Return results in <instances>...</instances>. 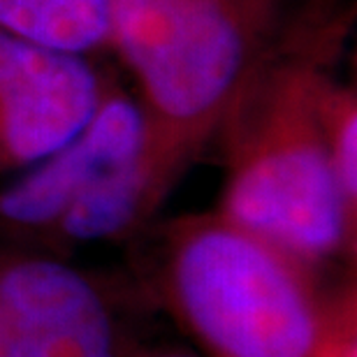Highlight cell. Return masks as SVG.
<instances>
[{
  "label": "cell",
  "instance_id": "cell-7",
  "mask_svg": "<svg viewBox=\"0 0 357 357\" xmlns=\"http://www.w3.org/2000/svg\"><path fill=\"white\" fill-rule=\"evenodd\" d=\"M0 31L49 52H107L109 0H0Z\"/></svg>",
  "mask_w": 357,
  "mask_h": 357
},
{
  "label": "cell",
  "instance_id": "cell-8",
  "mask_svg": "<svg viewBox=\"0 0 357 357\" xmlns=\"http://www.w3.org/2000/svg\"><path fill=\"white\" fill-rule=\"evenodd\" d=\"M323 132L339 188L357 213V89L353 82H341L337 73L323 91Z\"/></svg>",
  "mask_w": 357,
  "mask_h": 357
},
{
  "label": "cell",
  "instance_id": "cell-4",
  "mask_svg": "<svg viewBox=\"0 0 357 357\" xmlns=\"http://www.w3.org/2000/svg\"><path fill=\"white\" fill-rule=\"evenodd\" d=\"M0 357H119L105 290L59 253L10 244L0 251Z\"/></svg>",
  "mask_w": 357,
  "mask_h": 357
},
{
  "label": "cell",
  "instance_id": "cell-6",
  "mask_svg": "<svg viewBox=\"0 0 357 357\" xmlns=\"http://www.w3.org/2000/svg\"><path fill=\"white\" fill-rule=\"evenodd\" d=\"M109 79L93 59L0 31V178L24 172L73 137Z\"/></svg>",
  "mask_w": 357,
  "mask_h": 357
},
{
  "label": "cell",
  "instance_id": "cell-11",
  "mask_svg": "<svg viewBox=\"0 0 357 357\" xmlns=\"http://www.w3.org/2000/svg\"><path fill=\"white\" fill-rule=\"evenodd\" d=\"M306 5H311V3H318V0H304Z\"/></svg>",
  "mask_w": 357,
  "mask_h": 357
},
{
  "label": "cell",
  "instance_id": "cell-10",
  "mask_svg": "<svg viewBox=\"0 0 357 357\" xmlns=\"http://www.w3.org/2000/svg\"><path fill=\"white\" fill-rule=\"evenodd\" d=\"M135 357H199V355H190V353H181V351H153V353H142Z\"/></svg>",
  "mask_w": 357,
  "mask_h": 357
},
{
  "label": "cell",
  "instance_id": "cell-3",
  "mask_svg": "<svg viewBox=\"0 0 357 357\" xmlns=\"http://www.w3.org/2000/svg\"><path fill=\"white\" fill-rule=\"evenodd\" d=\"M144 269L155 299L199 357H311L332 283L218 211L149 225Z\"/></svg>",
  "mask_w": 357,
  "mask_h": 357
},
{
  "label": "cell",
  "instance_id": "cell-2",
  "mask_svg": "<svg viewBox=\"0 0 357 357\" xmlns=\"http://www.w3.org/2000/svg\"><path fill=\"white\" fill-rule=\"evenodd\" d=\"M288 0H109L107 54L135 84L142 155L174 188L285 31Z\"/></svg>",
  "mask_w": 357,
  "mask_h": 357
},
{
  "label": "cell",
  "instance_id": "cell-1",
  "mask_svg": "<svg viewBox=\"0 0 357 357\" xmlns=\"http://www.w3.org/2000/svg\"><path fill=\"white\" fill-rule=\"evenodd\" d=\"M344 38L346 17L309 7L241 84L213 137L225 167L213 211L325 274L355 267L357 253V213L323 132V91Z\"/></svg>",
  "mask_w": 357,
  "mask_h": 357
},
{
  "label": "cell",
  "instance_id": "cell-5",
  "mask_svg": "<svg viewBox=\"0 0 357 357\" xmlns=\"http://www.w3.org/2000/svg\"><path fill=\"white\" fill-rule=\"evenodd\" d=\"M142 142L137 98L109 79L96 112L73 137L0 185V239L42 248L68 211L130 160Z\"/></svg>",
  "mask_w": 357,
  "mask_h": 357
},
{
  "label": "cell",
  "instance_id": "cell-9",
  "mask_svg": "<svg viewBox=\"0 0 357 357\" xmlns=\"http://www.w3.org/2000/svg\"><path fill=\"white\" fill-rule=\"evenodd\" d=\"M311 357H357V278L355 267L332 281L323 332Z\"/></svg>",
  "mask_w": 357,
  "mask_h": 357
}]
</instances>
